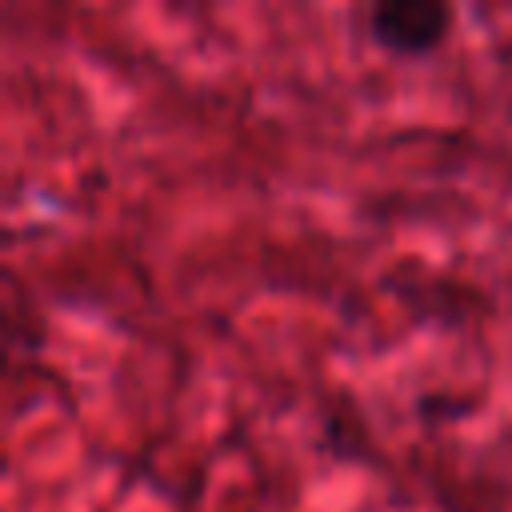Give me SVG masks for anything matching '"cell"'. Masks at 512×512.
Listing matches in <instances>:
<instances>
[{"label":"cell","instance_id":"1","mask_svg":"<svg viewBox=\"0 0 512 512\" xmlns=\"http://www.w3.org/2000/svg\"><path fill=\"white\" fill-rule=\"evenodd\" d=\"M452 12L436 0H388L368 12V32L376 44L400 56H420L444 40Z\"/></svg>","mask_w":512,"mask_h":512}]
</instances>
